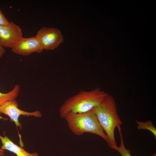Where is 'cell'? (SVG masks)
Instances as JSON below:
<instances>
[{
  "label": "cell",
  "mask_w": 156,
  "mask_h": 156,
  "mask_svg": "<svg viewBox=\"0 0 156 156\" xmlns=\"http://www.w3.org/2000/svg\"><path fill=\"white\" fill-rule=\"evenodd\" d=\"M92 109L106 133L108 145L112 149L117 146L114 135L115 129L122 124L114 97L108 94L100 104Z\"/></svg>",
  "instance_id": "obj_2"
},
{
  "label": "cell",
  "mask_w": 156,
  "mask_h": 156,
  "mask_svg": "<svg viewBox=\"0 0 156 156\" xmlns=\"http://www.w3.org/2000/svg\"><path fill=\"white\" fill-rule=\"evenodd\" d=\"M107 94L99 88L90 91H81L65 101L60 108V116L64 118L69 113L88 112L99 105Z\"/></svg>",
  "instance_id": "obj_1"
},
{
  "label": "cell",
  "mask_w": 156,
  "mask_h": 156,
  "mask_svg": "<svg viewBox=\"0 0 156 156\" xmlns=\"http://www.w3.org/2000/svg\"><path fill=\"white\" fill-rule=\"evenodd\" d=\"M4 155V150L0 148V156H3Z\"/></svg>",
  "instance_id": "obj_14"
},
{
  "label": "cell",
  "mask_w": 156,
  "mask_h": 156,
  "mask_svg": "<svg viewBox=\"0 0 156 156\" xmlns=\"http://www.w3.org/2000/svg\"><path fill=\"white\" fill-rule=\"evenodd\" d=\"M18 106V104L16 100L9 101L0 105V111L1 114H4L8 116L10 120L14 122L16 126L21 129L22 128V125L18 121L20 116H32L36 118H41L42 116V114L39 111L32 112H26L19 109Z\"/></svg>",
  "instance_id": "obj_6"
},
{
  "label": "cell",
  "mask_w": 156,
  "mask_h": 156,
  "mask_svg": "<svg viewBox=\"0 0 156 156\" xmlns=\"http://www.w3.org/2000/svg\"><path fill=\"white\" fill-rule=\"evenodd\" d=\"M136 121L138 124L137 128L139 130L147 129L151 131L156 139V128L153 123L149 120L146 122H140L137 120Z\"/></svg>",
  "instance_id": "obj_11"
},
{
  "label": "cell",
  "mask_w": 156,
  "mask_h": 156,
  "mask_svg": "<svg viewBox=\"0 0 156 156\" xmlns=\"http://www.w3.org/2000/svg\"><path fill=\"white\" fill-rule=\"evenodd\" d=\"M23 36L21 28L13 22L6 25H0V44L3 47L12 49Z\"/></svg>",
  "instance_id": "obj_5"
},
{
  "label": "cell",
  "mask_w": 156,
  "mask_h": 156,
  "mask_svg": "<svg viewBox=\"0 0 156 156\" xmlns=\"http://www.w3.org/2000/svg\"><path fill=\"white\" fill-rule=\"evenodd\" d=\"M20 91V86L17 84L11 91L8 93H2L0 92V105L8 101L16 100Z\"/></svg>",
  "instance_id": "obj_9"
},
{
  "label": "cell",
  "mask_w": 156,
  "mask_h": 156,
  "mask_svg": "<svg viewBox=\"0 0 156 156\" xmlns=\"http://www.w3.org/2000/svg\"><path fill=\"white\" fill-rule=\"evenodd\" d=\"M0 139L2 143L1 148L11 152L17 156H39L38 153H29L23 148L14 144L7 136L3 137L0 135Z\"/></svg>",
  "instance_id": "obj_8"
},
{
  "label": "cell",
  "mask_w": 156,
  "mask_h": 156,
  "mask_svg": "<svg viewBox=\"0 0 156 156\" xmlns=\"http://www.w3.org/2000/svg\"><path fill=\"white\" fill-rule=\"evenodd\" d=\"M44 50L36 37H23L11 49L14 53L19 55L27 56L34 53H40Z\"/></svg>",
  "instance_id": "obj_7"
},
{
  "label": "cell",
  "mask_w": 156,
  "mask_h": 156,
  "mask_svg": "<svg viewBox=\"0 0 156 156\" xmlns=\"http://www.w3.org/2000/svg\"><path fill=\"white\" fill-rule=\"evenodd\" d=\"M1 114V111H0V114Z\"/></svg>",
  "instance_id": "obj_15"
},
{
  "label": "cell",
  "mask_w": 156,
  "mask_h": 156,
  "mask_svg": "<svg viewBox=\"0 0 156 156\" xmlns=\"http://www.w3.org/2000/svg\"><path fill=\"white\" fill-rule=\"evenodd\" d=\"M5 51L6 50L0 44V58L2 57Z\"/></svg>",
  "instance_id": "obj_13"
},
{
  "label": "cell",
  "mask_w": 156,
  "mask_h": 156,
  "mask_svg": "<svg viewBox=\"0 0 156 156\" xmlns=\"http://www.w3.org/2000/svg\"><path fill=\"white\" fill-rule=\"evenodd\" d=\"M117 127L120 136V146H115L112 149L118 151L122 156H132L131 154V150L127 149L125 146L120 125H118ZM151 156H156V153H154Z\"/></svg>",
  "instance_id": "obj_10"
},
{
  "label": "cell",
  "mask_w": 156,
  "mask_h": 156,
  "mask_svg": "<svg viewBox=\"0 0 156 156\" xmlns=\"http://www.w3.org/2000/svg\"><path fill=\"white\" fill-rule=\"evenodd\" d=\"M64 118L75 135H81L86 133H91L100 136L107 142V136L92 109L81 113H69Z\"/></svg>",
  "instance_id": "obj_3"
},
{
  "label": "cell",
  "mask_w": 156,
  "mask_h": 156,
  "mask_svg": "<svg viewBox=\"0 0 156 156\" xmlns=\"http://www.w3.org/2000/svg\"><path fill=\"white\" fill-rule=\"evenodd\" d=\"M35 37L43 49L48 51L57 48L64 41L61 31L53 27H42L38 31Z\"/></svg>",
  "instance_id": "obj_4"
},
{
  "label": "cell",
  "mask_w": 156,
  "mask_h": 156,
  "mask_svg": "<svg viewBox=\"0 0 156 156\" xmlns=\"http://www.w3.org/2000/svg\"><path fill=\"white\" fill-rule=\"evenodd\" d=\"M9 22L3 13L0 8V25H6Z\"/></svg>",
  "instance_id": "obj_12"
}]
</instances>
